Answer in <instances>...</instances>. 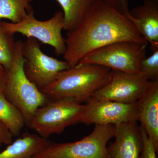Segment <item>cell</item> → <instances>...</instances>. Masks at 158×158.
Returning <instances> with one entry per match:
<instances>
[{"label": "cell", "mask_w": 158, "mask_h": 158, "mask_svg": "<svg viewBox=\"0 0 158 158\" xmlns=\"http://www.w3.org/2000/svg\"><path fill=\"white\" fill-rule=\"evenodd\" d=\"M126 41L148 44L126 15L95 0L75 27L67 31L63 58L73 67L95 50Z\"/></svg>", "instance_id": "cell-1"}, {"label": "cell", "mask_w": 158, "mask_h": 158, "mask_svg": "<svg viewBox=\"0 0 158 158\" xmlns=\"http://www.w3.org/2000/svg\"><path fill=\"white\" fill-rule=\"evenodd\" d=\"M112 71L102 65L78 63L59 73L42 92L48 101L68 99L82 104L109 81Z\"/></svg>", "instance_id": "cell-2"}, {"label": "cell", "mask_w": 158, "mask_h": 158, "mask_svg": "<svg viewBox=\"0 0 158 158\" xmlns=\"http://www.w3.org/2000/svg\"><path fill=\"white\" fill-rule=\"evenodd\" d=\"M22 43L21 40L15 42L14 62L10 68L5 69L6 80L3 94L20 111L25 124L29 127L37 109L48 100L24 73Z\"/></svg>", "instance_id": "cell-3"}, {"label": "cell", "mask_w": 158, "mask_h": 158, "mask_svg": "<svg viewBox=\"0 0 158 158\" xmlns=\"http://www.w3.org/2000/svg\"><path fill=\"white\" fill-rule=\"evenodd\" d=\"M113 124H95L92 132L73 142H51L44 150L33 158H110L107 144L114 137Z\"/></svg>", "instance_id": "cell-4"}, {"label": "cell", "mask_w": 158, "mask_h": 158, "mask_svg": "<svg viewBox=\"0 0 158 158\" xmlns=\"http://www.w3.org/2000/svg\"><path fill=\"white\" fill-rule=\"evenodd\" d=\"M85 108V104L71 100L48 101L37 109L29 127L48 139L54 134L62 132L69 126L80 123Z\"/></svg>", "instance_id": "cell-5"}, {"label": "cell", "mask_w": 158, "mask_h": 158, "mask_svg": "<svg viewBox=\"0 0 158 158\" xmlns=\"http://www.w3.org/2000/svg\"><path fill=\"white\" fill-rule=\"evenodd\" d=\"M147 44L121 41L98 49L78 63L102 65L126 73H139L140 63L146 57Z\"/></svg>", "instance_id": "cell-6"}, {"label": "cell", "mask_w": 158, "mask_h": 158, "mask_svg": "<svg viewBox=\"0 0 158 158\" xmlns=\"http://www.w3.org/2000/svg\"><path fill=\"white\" fill-rule=\"evenodd\" d=\"M3 27L11 34L19 33L52 47L57 56L63 55L66 50L65 38L62 36L64 16L62 11L55 12L49 19L40 21L35 17L33 9L20 22H2Z\"/></svg>", "instance_id": "cell-7"}, {"label": "cell", "mask_w": 158, "mask_h": 158, "mask_svg": "<svg viewBox=\"0 0 158 158\" xmlns=\"http://www.w3.org/2000/svg\"><path fill=\"white\" fill-rule=\"evenodd\" d=\"M24 73L42 91L56 80L59 73L69 68L65 61L49 56L41 51L39 41L28 37L22 43Z\"/></svg>", "instance_id": "cell-8"}, {"label": "cell", "mask_w": 158, "mask_h": 158, "mask_svg": "<svg viewBox=\"0 0 158 158\" xmlns=\"http://www.w3.org/2000/svg\"><path fill=\"white\" fill-rule=\"evenodd\" d=\"M152 82L139 73L113 70L109 81L94 92L90 98L123 103H136L144 95Z\"/></svg>", "instance_id": "cell-9"}, {"label": "cell", "mask_w": 158, "mask_h": 158, "mask_svg": "<svg viewBox=\"0 0 158 158\" xmlns=\"http://www.w3.org/2000/svg\"><path fill=\"white\" fill-rule=\"evenodd\" d=\"M138 121L137 102L125 104L90 98L85 104L80 123L86 125L113 124Z\"/></svg>", "instance_id": "cell-10"}, {"label": "cell", "mask_w": 158, "mask_h": 158, "mask_svg": "<svg viewBox=\"0 0 158 158\" xmlns=\"http://www.w3.org/2000/svg\"><path fill=\"white\" fill-rule=\"evenodd\" d=\"M115 141L107 146L110 158H141L143 141L137 122L115 126Z\"/></svg>", "instance_id": "cell-11"}, {"label": "cell", "mask_w": 158, "mask_h": 158, "mask_svg": "<svg viewBox=\"0 0 158 158\" xmlns=\"http://www.w3.org/2000/svg\"><path fill=\"white\" fill-rule=\"evenodd\" d=\"M126 16L147 40L152 51L158 50V0H144Z\"/></svg>", "instance_id": "cell-12"}, {"label": "cell", "mask_w": 158, "mask_h": 158, "mask_svg": "<svg viewBox=\"0 0 158 158\" xmlns=\"http://www.w3.org/2000/svg\"><path fill=\"white\" fill-rule=\"evenodd\" d=\"M138 121L149 140L158 150V81H152L137 102Z\"/></svg>", "instance_id": "cell-13"}, {"label": "cell", "mask_w": 158, "mask_h": 158, "mask_svg": "<svg viewBox=\"0 0 158 158\" xmlns=\"http://www.w3.org/2000/svg\"><path fill=\"white\" fill-rule=\"evenodd\" d=\"M51 142L37 134L26 132L0 152V158H33Z\"/></svg>", "instance_id": "cell-14"}, {"label": "cell", "mask_w": 158, "mask_h": 158, "mask_svg": "<svg viewBox=\"0 0 158 158\" xmlns=\"http://www.w3.org/2000/svg\"><path fill=\"white\" fill-rule=\"evenodd\" d=\"M63 10L64 29L75 27L95 0H56Z\"/></svg>", "instance_id": "cell-15"}, {"label": "cell", "mask_w": 158, "mask_h": 158, "mask_svg": "<svg viewBox=\"0 0 158 158\" xmlns=\"http://www.w3.org/2000/svg\"><path fill=\"white\" fill-rule=\"evenodd\" d=\"M0 121L14 137L19 135L26 125L20 111L7 99L3 93L0 94Z\"/></svg>", "instance_id": "cell-16"}, {"label": "cell", "mask_w": 158, "mask_h": 158, "mask_svg": "<svg viewBox=\"0 0 158 158\" xmlns=\"http://www.w3.org/2000/svg\"><path fill=\"white\" fill-rule=\"evenodd\" d=\"M33 0H0V20L9 19L12 23L19 22L31 9Z\"/></svg>", "instance_id": "cell-17"}, {"label": "cell", "mask_w": 158, "mask_h": 158, "mask_svg": "<svg viewBox=\"0 0 158 158\" xmlns=\"http://www.w3.org/2000/svg\"><path fill=\"white\" fill-rule=\"evenodd\" d=\"M15 42L13 34L6 30L0 21V65L5 69L10 68L14 62Z\"/></svg>", "instance_id": "cell-18"}, {"label": "cell", "mask_w": 158, "mask_h": 158, "mask_svg": "<svg viewBox=\"0 0 158 158\" xmlns=\"http://www.w3.org/2000/svg\"><path fill=\"white\" fill-rule=\"evenodd\" d=\"M152 52L141 61L139 73L148 81H158V50Z\"/></svg>", "instance_id": "cell-19"}, {"label": "cell", "mask_w": 158, "mask_h": 158, "mask_svg": "<svg viewBox=\"0 0 158 158\" xmlns=\"http://www.w3.org/2000/svg\"><path fill=\"white\" fill-rule=\"evenodd\" d=\"M140 127L143 141L141 158H157L156 152L157 151L148 137L145 130L141 126H140Z\"/></svg>", "instance_id": "cell-20"}, {"label": "cell", "mask_w": 158, "mask_h": 158, "mask_svg": "<svg viewBox=\"0 0 158 158\" xmlns=\"http://www.w3.org/2000/svg\"><path fill=\"white\" fill-rule=\"evenodd\" d=\"M106 3L118 12L126 15L130 12L127 0H100Z\"/></svg>", "instance_id": "cell-21"}, {"label": "cell", "mask_w": 158, "mask_h": 158, "mask_svg": "<svg viewBox=\"0 0 158 158\" xmlns=\"http://www.w3.org/2000/svg\"><path fill=\"white\" fill-rule=\"evenodd\" d=\"M13 137L6 126L0 121V148L3 144H11L13 142Z\"/></svg>", "instance_id": "cell-22"}, {"label": "cell", "mask_w": 158, "mask_h": 158, "mask_svg": "<svg viewBox=\"0 0 158 158\" xmlns=\"http://www.w3.org/2000/svg\"><path fill=\"white\" fill-rule=\"evenodd\" d=\"M6 80V70L0 65V94L3 93Z\"/></svg>", "instance_id": "cell-23"}]
</instances>
